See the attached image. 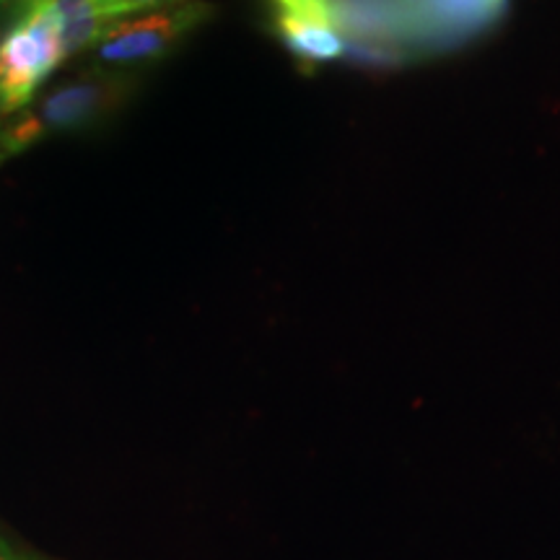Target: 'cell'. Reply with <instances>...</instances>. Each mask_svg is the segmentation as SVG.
Returning a JSON list of instances; mask_svg holds the SVG:
<instances>
[{"label":"cell","mask_w":560,"mask_h":560,"mask_svg":"<svg viewBox=\"0 0 560 560\" xmlns=\"http://www.w3.org/2000/svg\"><path fill=\"white\" fill-rule=\"evenodd\" d=\"M395 52L402 47H439L486 30L506 0H389Z\"/></svg>","instance_id":"obj_3"},{"label":"cell","mask_w":560,"mask_h":560,"mask_svg":"<svg viewBox=\"0 0 560 560\" xmlns=\"http://www.w3.org/2000/svg\"><path fill=\"white\" fill-rule=\"evenodd\" d=\"M70 60L52 0H30L0 32V125L32 107Z\"/></svg>","instance_id":"obj_1"},{"label":"cell","mask_w":560,"mask_h":560,"mask_svg":"<svg viewBox=\"0 0 560 560\" xmlns=\"http://www.w3.org/2000/svg\"><path fill=\"white\" fill-rule=\"evenodd\" d=\"M210 11L213 9L208 3H185L120 19L107 26L89 55L96 68L138 73L140 68L170 58L182 42L206 24Z\"/></svg>","instance_id":"obj_2"},{"label":"cell","mask_w":560,"mask_h":560,"mask_svg":"<svg viewBox=\"0 0 560 560\" xmlns=\"http://www.w3.org/2000/svg\"><path fill=\"white\" fill-rule=\"evenodd\" d=\"M91 3L96 5V11H100L109 24H115V21L138 16V13L172 9V5L185 3H206V0H91Z\"/></svg>","instance_id":"obj_6"},{"label":"cell","mask_w":560,"mask_h":560,"mask_svg":"<svg viewBox=\"0 0 560 560\" xmlns=\"http://www.w3.org/2000/svg\"><path fill=\"white\" fill-rule=\"evenodd\" d=\"M52 3L70 58L94 50V45L109 26V21L96 11V5L91 0H52Z\"/></svg>","instance_id":"obj_4"},{"label":"cell","mask_w":560,"mask_h":560,"mask_svg":"<svg viewBox=\"0 0 560 560\" xmlns=\"http://www.w3.org/2000/svg\"><path fill=\"white\" fill-rule=\"evenodd\" d=\"M26 3H30V0H0V24L11 21Z\"/></svg>","instance_id":"obj_8"},{"label":"cell","mask_w":560,"mask_h":560,"mask_svg":"<svg viewBox=\"0 0 560 560\" xmlns=\"http://www.w3.org/2000/svg\"><path fill=\"white\" fill-rule=\"evenodd\" d=\"M0 560H45V558L32 556V552L16 548V545H13L9 537L0 532Z\"/></svg>","instance_id":"obj_7"},{"label":"cell","mask_w":560,"mask_h":560,"mask_svg":"<svg viewBox=\"0 0 560 560\" xmlns=\"http://www.w3.org/2000/svg\"><path fill=\"white\" fill-rule=\"evenodd\" d=\"M270 5L272 30H285V26H332V30H340L338 16H335V0H270Z\"/></svg>","instance_id":"obj_5"}]
</instances>
